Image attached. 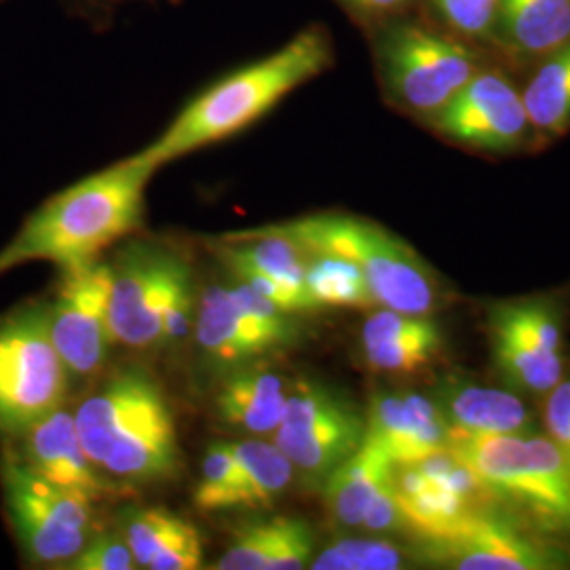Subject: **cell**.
Returning a JSON list of instances; mask_svg holds the SVG:
<instances>
[{
  "instance_id": "1",
  "label": "cell",
  "mask_w": 570,
  "mask_h": 570,
  "mask_svg": "<svg viewBox=\"0 0 570 570\" xmlns=\"http://www.w3.org/2000/svg\"><path fill=\"white\" fill-rule=\"evenodd\" d=\"M336 63L326 23H306L284 45L230 68L184 104L164 131L138 155L159 169L207 146L239 136L265 119L287 96L320 79Z\"/></svg>"
},
{
  "instance_id": "2",
  "label": "cell",
  "mask_w": 570,
  "mask_h": 570,
  "mask_svg": "<svg viewBox=\"0 0 570 570\" xmlns=\"http://www.w3.org/2000/svg\"><path fill=\"white\" fill-rule=\"evenodd\" d=\"M159 171L138 153L66 186L39 205L0 247V277L28 263L63 268L96 263L142 226L146 188Z\"/></svg>"
},
{
  "instance_id": "3",
  "label": "cell",
  "mask_w": 570,
  "mask_h": 570,
  "mask_svg": "<svg viewBox=\"0 0 570 570\" xmlns=\"http://www.w3.org/2000/svg\"><path fill=\"white\" fill-rule=\"evenodd\" d=\"M91 463L125 484L174 480L183 465L174 412L157 379L122 367L75 412Z\"/></svg>"
},
{
  "instance_id": "4",
  "label": "cell",
  "mask_w": 570,
  "mask_h": 570,
  "mask_svg": "<svg viewBox=\"0 0 570 570\" xmlns=\"http://www.w3.org/2000/svg\"><path fill=\"white\" fill-rule=\"evenodd\" d=\"M383 100L428 125L489 61V51L463 41L421 9L364 30Z\"/></svg>"
},
{
  "instance_id": "5",
  "label": "cell",
  "mask_w": 570,
  "mask_h": 570,
  "mask_svg": "<svg viewBox=\"0 0 570 570\" xmlns=\"http://www.w3.org/2000/svg\"><path fill=\"white\" fill-rule=\"evenodd\" d=\"M449 450L499 510L541 537H570V454L550 435H450Z\"/></svg>"
},
{
  "instance_id": "6",
  "label": "cell",
  "mask_w": 570,
  "mask_h": 570,
  "mask_svg": "<svg viewBox=\"0 0 570 570\" xmlns=\"http://www.w3.org/2000/svg\"><path fill=\"white\" fill-rule=\"evenodd\" d=\"M268 226L308 252L334 254L353 263L364 273L379 306L410 315H431L440 306L442 289L428 263L376 223L324 212Z\"/></svg>"
},
{
  "instance_id": "7",
  "label": "cell",
  "mask_w": 570,
  "mask_h": 570,
  "mask_svg": "<svg viewBox=\"0 0 570 570\" xmlns=\"http://www.w3.org/2000/svg\"><path fill=\"white\" fill-rule=\"evenodd\" d=\"M0 489L9 524L32 564L66 569L96 534L94 499L45 480L11 446L0 452Z\"/></svg>"
},
{
  "instance_id": "8",
  "label": "cell",
  "mask_w": 570,
  "mask_h": 570,
  "mask_svg": "<svg viewBox=\"0 0 570 570\" xmlns=\"http://www.w3.org/2000/svg\"><path fill=\"white\" fill-rule=\"evenodd\" d=\"M70 372L49 332V306L26 305L0 320V433L20 438L63 406Z\"/></svg>"
},
{
  "instance_id": "9",
  "label": "cell",
  "mask_w": 570,
  "mask_h": 570,
  "mask_svg": "<svg viewBox=\"0 0 570 570\" xmlns=\"http://www.w3.org/2000/svg\"><path fill=\"white\" fill-rule=\"evenodd\" d=\"M366 440V412L345 393L317 381L287 389L273 444L284 452L305 489L322 492L327 478Z\"/></svg>"
},
{
  "instance_id": "10",
  "label": "cell",
  "mask_w": 570,
  "mask_h": 570,
  "mask_svg": "<svg viewBox=\"0 0 570 570\" xmlns=\"http://www.w3.org/2000/svg\"><path fill=\"white\" fill-rule=\"evenodd\" d=\"M195 338L212 366L235 370L296 345L301 327L292 313L235 279L233 285L205 287L195 317Z\"/></svg>"
},
{
  "instance_id": "11",
  "label": "cell",
  "mask_w": 570,
  "mask_h": 570,
  "mask_svg": "<svg viewBox=\"0 0 570 570\" xmlns=\"http://www.w3.org/2000/svg\"><path fill=\"white\" fill-rule=\"evenodd\" d=\"M428 127L446 142L480 155L534 150L520 79L497 60L489 61Z\"/></svg>"
},
{
  "instance_id": "12",
  "label": "cell",
  "mask_w": 570,
  "mask_h": 570,
  "mask_svg": "<svg viewBox=\"0 0 570 570\" xmlns=\"http://www.w3.org/2000/svg\"><path fill=\"white\" fill-rule=\"evenodd\" d=\"M562 308L532 296L490 306V357L513 391L548 395L562 381Z\"/></svg>"
},
{
  "instance_id": "13",
  "label": "cell",
  "mask_w": 570,
  "mask_h": 570,
  "mask_svg": "<svg viewBox=\"0 0 570 570\" xmlns=\"http://www.w3.org/2000/svg\"><path fill=\"white\" fill-rule=\"evenodd\" d=\"M541 537V534H539ZM522 529L518 520L499 508L478 511L456 529L414 539L419 560L454 570H551L569 567V558Z\"/></svg>"
},
{
  "instance_id": "14",
  "label": "cell",
  "mask_w": 570,
  "mask_h": 570,
  "mask_svg": "<svg viewBox=\"0 0 570 570\" xmlns=\"http://www.w3.org/2000/svg\"><path fill=\"white\" fill-rule=\"evenodd\" d=\"M188 265L161 245H129L110 265L108 322L117 345L161 346L165 306L178 275Z\"/></svg>"
},
{
  "instance_id": "15",
  "label": "cell",
  "mask_w": 570,
  "mask_h": 570,
  "mask_svg": "<svg viewBox=\"0 0 570 570\" xmlns=\"http://www.w3.org/2000/svg\"><path fill=\"white\" fill-rule=\"evenodd\" d=\"M110 266L87 263L61 271L53 303H49V332L70 376H96L115 345L108 322Z\"/></svg>"
},
{
  "instance_id": "16",
  "label": "cell",
  "mask_w": 570,
  "mask_h": 570,
  "mask_svg": "<svg viewBox=\"0 0 570 570\" xmlns=\"http://www.w3.org/2000/svg\"><path fill=\"white\" fill-rule=\"evenodd\" d=\"M366 412V440L395 465H414L449 449V425L435 400L416 391H376Z\"/></svg>"
},
{
  "instance_id": "17",
  "label": "cell",
  "mask_w": 570,
  "mask_h": 570,
  "mask_svg": "<svg viewBox=\"0 0 570 570\" xmlns=\"http://www.w3.org/2000/svg\"><path fill=\"white\" fill-rule=\"evenodd\" d=\"M20 440L23 444L18 452L23 463L61 489L79 490L91 499L121 490V482L108 480L110 475L91 463L82 449L75 412L66 406L42 416Z\"/></svg>"
},
{
  "instance_id": "18",
  "label": "cell",
  "mask_w": 570,
  "mask_h": 570,
  "mask_svg": "<svg viewBox=\"0 0 570 570\" xmlns=\"http://www.w3.org/2000/svg\"><path fill=\"white\" fill-rule=\"evenodd\" d=\"M570 42V0H499L492 58L520 77Z\"/></svg>"
},
{
  "instance_id": "19",
  "label": "cell",
  "mask_w": 570,
  "mask_h": 570,
  "mask_svg": "<svg viewBox=\"0 0 570 570\" xmlns=\"http://www.w3.org/2000/svg\"><path fill=\"white\" fill-rule=\"evenodd\" d=\"M446 419L450 435L530 433L527 404L508 389L484 387L459 374H444L429 393Z\"/></svg>"
},
{
  "instance_id": "20",
  "label": "cell",
  "mask_w": 570,
  "mask_h": 570,
  "mask_svg": "<svg viewBox=\"0 0 570 570\" xmlns=\"http://www.w3.org/2000/svg\"><path fill=\"white\" fill-rule=\"evenodd\" d=\"M360 343L364 364L372 372L414 374L442 353L444 334L431 315H410L383 306L364 322Z\"/></svg>"
},
{
  "instance_id": "21",
  "label": "cell",
  "mask_w": 570,
  "mask_h": 570,
  "mask_svg": "<svg viewBox=\"0 0 570 570\" xmlns=\"http://www.w3.org/2000/svg\"><path fill=\"white\" fill-rule=\"evenodd\" d=\"M315 556L313 530L301 518L273 515L235 530L214 570H303Z\"/></svg>"
},
{
  "instance_id": "22",
  "label": "cell",
  "mask_w": 570,
  "mask_h": 570,
  "mask_svg": "<svg viewBox=\"0 0 570 570\" xmlns=\"http://www.w3.org/2000/svg\"><path fill=\"white\" fill-rule=\"evenodd\" d=\"M287 387L284 376L261 362L228 370L216 391L214 406L220 421L256 438L273 435L284 416Z\"/></svg>"
},
{
  "instance_id": "23",
  "label": "cell",
  "mask_w": 570,
  "mask_h": 570,
  "mask_svg": "<svg viewBox=\"0 0 570 570\" xmlns=\"http://www.w3.org/2000/svg\"><path fill=\"white\" fill-rule=\"evenodd\" d=\"M522 100L534 150L570 134V42L522 72Z\"/></svg>"
},
{
  "instance_id": "24",
  "label": "cell",
  "mask_w": 570,
  "mask_h": 570,
  "mask_svg": "<svg viewBox=\"0 0 570 570\" xmlns=\"http://www.w3.org/2000/svg\"><path fill=\"white\" fill-rule=\"evenodd\" d=\"M393 465L385 450L364 440V444L327 478L322 489L330 518L338 527L360 529L370 501L387 484Z\"/></svg>"
},
{
  "instance_id": "25",
  "label": "cell",
  "mask_w": 570,
  "mask_h": 570,
  "mask_svg": "<svg viewBox=\"0 0 570 570\" xmlns=\"http://www.w3.org/2000/svg\"><path fill=\"white\" fill-rule=\"evenodd\" d=\"M233 450L242 469V510L273 508L296 475L287 456L261 438L235 442Z\"/></svg>"
},
{
  "instance_id": "26",
  "label": "cell",
  "mask_w": 570,
  "mask_h": 570,
  "mask_svg": "<svg viewBox=\"0 0 570 570\" xmlns=\"http://www.w3.org/2000/svg\"><path fill=\"white\" fill-rule=\"evenodd\" d=\"M308 252V249H306ZM305 285L311 301L322 308H376L364 273L341 256L308 252Z\"/></svg>"
},
{
  "instance_id": "27",
  "label": "cell",
  "mask_w": 570,
  "mask_h": 570,
  "mask_svg": "<svg viewBox=\"0 0 570 570\" xmlns=\"http://www.w3.org/2000/svg\"><path fill=\"white\" fill-rule=\"evenodd\" d=\"M193 503L204 513L242 510V469L233 444L216 442L205 450Z\"/></svg>"
},
{
  "instance_id": "28",
  "label": "cell",
  "mask_w": 570,
  "mask_h": 570,
  "mask_svg": "<svg viewBox=\"0 0 570 570\" xmlns=\"http://www.w3.org/2000/svg\"><path fill=\"white\" fill-rule=\"evenodd\" d=\"M419 9L450 35L490 53L499 0H421Z\"/></svg>"
},
{
  "instance_id": "29",
  "label": "cell",
  "mask_w": 570,
  "mask_h": 570,
  "mask_svg": "<svg viewBox=\"0 0 570 570\" xmlns=\"http://www.w3.org/2000/svg\"><path fill=\"white\" fill-rule=\"evenodd\" d=\"M313 570L406 569V556L387 539H338L313 556Z\"/></svg>"
},
{
  "instance_id": "30",
  "label": "cell",
  "mask_w": 570,
  "mask_h": 570,
  "mask_svg": "<svg viewBox=\"0 0 570 570\" xmlns=\"http://www.w3.org/2000/svg\"><path fill=\"white\" fill-rule=\"evenodd\" d=\"M183 518L159 508H129L122 513V534L136 564L148 569L155 553L164 548L165 541L183 527Z\"/></svg>"
},
{
  "instance_id": "31",
  "label": "cell",
  "mask_w": 570,
  "mask_h": 570,
  "mask_svg": "<svg viewBox=\"0 0 570 570\" xmlns=\"http://www.w3.org/2000/svg\"><path fill=\"white\" fill-rule=\"evenodd\" d=\"M138 567L121 530L96 532L68 564L70 570H134Z\"/></svg>"
},
{
  "instance_id": "32",
  "label": "cell",
  "mask_w": 570,
  "mask_h": 570,
  "mask_svg": "<svg viewBox=\"0 0 570 570\" xmlns=\"http://www.w3.org/2000/svg\"><path fill=\"white\" fill-rule=\"evenodd\" d=\"M204 562V543L199 530L184 520L183 527L176 530L164 548L150 560V570H195L202 569Z\"/></svg>"
},
{
  "instance_id": "33",
  "label": "cell",
  "mask_w": 570,
  "mask_h": 570,
  "mask_svg": "<svg viewBox=\"0 0 570 570\" xmlns=\"http://www.w3.org/2000/svg\"><path fill=\"white\" fill-rule=\"evenodd\" d=\"M190 326H193V285H190V268H184L171 287L169 301L165 306L161 346L183 341Z\"/></svg>"
},
{
  "instance_id": "34",
  "label": "cell",
  "mask_w": 570,
  "mask_h": 570,
  "mask_svg": "<svg viewBox=\"0 0 570 570\" xmlns=\"http://www.w3.org/2000/svg\"><path fill=\"white\" fill-rule=\"evenodd\" d=\"M362 32L419 9L421 0H332Z\"/></svg>"
},
{
  "instance_id": "35",
  "label": "cell",
  "mask_w": 570,
  "mask_h": 570,
  "mask_svg": "<svg viewBox=\"0 0 570 570\" xmlns=\"http://www.w3.org/2000/svg\"><path fill=\"white\" fill-rule=\"evenodd\" d=\"M362 529H366L367 532H376V534L407 532L406 520H404V513L400 510V503L395 499L391 478H389L387 484L379 490L374 494V499L370 501L364 520H362Z\"/></svg>"
},
{
  "instance_id": "36",
  "label": "cell",
  "mask_w": 570,
  "mask_h": 570,
  "mask_svg": "<svg viewBox=\"0 0 570 570\" xmlns=\"http://www.w3.org/2000/svg\"><path fill=\"white\" fill-rule=\"evenodd\" d=\"M153 2V0H60L63 11L89 28L106 30L127 4Z\"/></svg>"
},
{
  "instance_id": "37",
  "label": "cell",
  "mask_w": 570,
  "mask_h": 570,
  "mask_svg": "<svg viewBox=\"0 0 570 570\" xmlns=\"http://www.w3.org/2000/svg\"><path fill=\"white\" fill-rule=\"evenodd\" d=\"M543 419L548 435L570 454V376H562V381L548 393Z\"/></svg>"
},
{
  "instance_id": "38",
  "label": "cell",
  "mask_w": 570,
  "mask_h": 570,
  "mask_svg": "<svg viewBox=\"0 0 570 570\" xmlns=\"http://www.w3.org/2000/svg\"><path fill=\"white\" fill-rule=\"evenodd\" d=\"M0 2H2V0H0Z\"/></svg>"
}]
</instances>
